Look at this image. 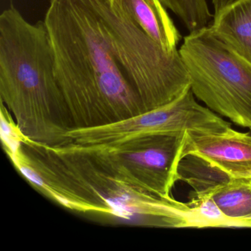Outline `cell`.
Returning <instances> with one entry per match:
<instances>
[{
	"label": "cell",
	"instance_id": "obj_11",
	"mask_svg": "<svg viewBox=\"0 0 251 251\" xmlns=\"http://www.w3.org/2000/svg\"><path fill=\"white\" fill-rule=\"evenodd\" d=\"M202 195L211 196L239 227H251V178L228 177L198 196Z\"/></svg>",
	"mask_w": 251,
	"mask_h": 251
},
{
	"label": "cell",
	"instance_id": "obj_10",
	"mask_svg": "<svg viewBox=\"0 0 251 251\" xmlns=\"http://www.w3.org/2000/svg\"><path fill=\"white\" fill-rule=\"evenodd\" d=\"M210 31L251 64V0H236L214 14Z\"/></svg>",
	"mask_w": 251,
	"mask_h": 251
},
{
	"label": "cell",
	"instance_id": "obj_12",
	"mask_svg": "<svg viewBox=\"0 0 251 251\" xmlns=\"http://www.w3.org/2000/svg\"><path fill=\"white\" fill-rule=\"evenodd\" d=\"M176 14L189 33L208 26L212 15L207 0H161Z\"/></svg>",
	"mask_w": 251,
	"mask_h": 251
},
{
	"label": "cell",
	"instance_id": "obj_8",
	"mask_svg": "<svg viewBox=\"0 0 251 251\" xmlns=\"http://www.w3.org/2000/svg\"><path fill=\"white\" fill-rule=\"evenodd\" d=\"M189 155L202 158L232 177L251 165V134L232 127L220 133L188 130L182 159Z\"/></svg>",
	"mask_w": 251,
	"mask_h": 251
},
{
	"label": "cell",
	"instance_id": "obj_6",
	"mask_svg": "<svg viewBox=\"0 0 251 251\" xmlns=\"http://www.w3.org/2000/svg\"><path fill=\"white\" fill-rule=\"evenodd\" d=\"M184 134L154 135L100 146L70 143L115 177L161 198L179 180Z\"/></svg>",
	"mask_w": 251,
	"mask_h": 251
},
{
	"label": "cell",
	"instance_id": "obj_4",
	"mask_svg": "<svg viewBox=\"0 0 251 251\" xmlns=\"http://www.w3.org/2000/svg\"><path fill=\"white\" fill-rule=\"evenodd\" d=\"M178 51L195 98L220 117L251 130V64L208 26L185 36Z\"/></svg>",
	"mask_w": 251,
	"mask_h": 251
},
{
	"label": "cell",
	"instance_id": "obj_3",
	"mask_svg": "<svg viewBox=\"0 0 251 251\" xmlns=\"http://www.w3.org/2000/svg\"><path fill=\"white\" fill-rule=\"evenodd\" d=\"M35 147L41 157L35 176L36 189L69 209L139 220L156 227L198 226L188 202L159 198L121 180L70 144Z\"/></svg>",
	"mask_w": 251,
	"mask_h": 251
},
{
	"label": "cell",
	"instance_id": "obj_7",
	"mask_svg": "<svg viewBox=\"0 0 251 251\" xmlns=\"http://www.w3.org/2000/svg\"><path fill=\"white\" fill-rule=\"evenodd\" d=\"M230 123L197 101L191 87L174 100L124 120L95 127L73 128L66 135L69 143L100 146L154 135H182L188 130L220 133Z\"/></svg>",
	"mask_w": 251,
	"mask_h": 251
},
{
	"label": "cell",
	"instance_id": "obj_14",
	"mask_svg": "<svg viewBox=\"0 0 251 251\" xmlns=\"http://www.w3.org/2000/svg\"><path fill=\"white\" fill-rule=\"evenodd\" d=\"M236 0H211L213 8H214V14H217L219 11H221L223 8L227 5H230L232 2H235Z\"/></svg>",
	"mask_w": 251,
	"mask_h": 251
},
{
	"label": "cell",
	"instance_id": "obj_5",
	"mask_svg": "<svg viewBox=\"0 0 251 251\" xmlns=\"http://www.w3.org/2000/svg\"><path fill=\"white\" fill-rule=\"evenodd\" d=\"M104 16L117 61L143 111L172 102L190 87L178 50H164L109 0L105 1Z\"/></svg>",
	"mask_w": 251,
	"mask_h": 251
},
{
	"label": "cell",
	"instance_id": "obj_9",
	"mask_svg": "<svg viewBox=\"0 0 251 251\" xmlns=\"http://www.w3.org/2000/svg\"><path fill=\"white\" fill-rule=\"evenodd\" d=\"M164 50H177L181 34L161 0H109Z\"/></svg>",
	"mask_w": 251,
	"mask_h": 251
},
{
	"label": "cell",
	"instance_id": "obj_2",
	"mask_svg": "<svg viewBox=\"0 0 251 251\" xmlns=\"http://www.w3.org/2000/svg\"><path fill=\"white\" fill-rule=\"evenodd\" d=\"M45 21L29 23L10 7L0 16V98L23 137L42 147L69 143L73 127L55 75Z\"/></svg>",
	"mask_w": 251,
	"mask_h": 251
},
{
	"label": "cell",
	"instance_id": "obj_13",
	"mask_svg": "<svg viewBox=\"0 0 251 251\" xmlns=\"http://www.w3.org/2000/svg\"><path fill=\"white\" fill-rule=\"evenodd\" d=\"M188 204L195 211L200 228L202 227H239L235 220L227 217L209 195L190 197Z\"/></svg>",
	"mask_w": 251,
	"mask_h": 251
},
{
	"label": "cell",
	"instance_id": "obj_1",
	"mask_svg": "<svg viewBox=\"0 0 251 251\" xmlns=\"http://www.w3.org/2000/svg\"><path fill=\"white\" fill-rule=\"evenodd\" d=\"M105 0H50L45 21L55 75L74 128L115 123L143 112L113 49Z\"/></svg>",
	"mask_w": 251,
	"mask_h": 251
}]
</instances>
